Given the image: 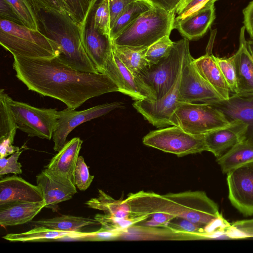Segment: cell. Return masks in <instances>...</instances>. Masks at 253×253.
Returning a JSON list of instances; mask_svg holds the SVG:
<instances>
[{
	"mask_svg": "<svg viewBox=\"0 0 253 253\" xmlns=\"http://www.w3.org/2000/svg\"><path fill=\"white\" fill-rule=\"evenodd\" d=\"M13 58L16 76L29 90L59 100L69 109H76L93 97L119 92L118 85L107 74L77 70L56 57L13 56Z\"/></svg>",
	"mask_w": 253,
	"mask_h": 253,
	"instance_id": "cell-1",
	"label": "cell"
},
{
	"mask_svg": "<svg viewBox=\"0 0 253 253\" xmlns=\"http://www.w3.org/2000/svg\"><path fill=\"white\" fill-rule=\"evenodd\" d=\"M142 203L144 212L150 216L160 211L186 219L206 228L214 238L224 235L230 225L220 213L217 205L204 191L164 195L143 192Z\"/></svg>",
	"mask_w": 253,
	"mask_h": 253,
	"instance_id": "cell-2",
	"label": "cell"
},
{
	"mask_svg": "<svg viewBox=\"0 0 253 253\" xmlns=\"http://www.w3.org/2000/svg\"><path fill=\"white\" fill-rule=\"evenodd\" d=\"M40 31L57 45L60 62L77 70L99 73L83 44L79 25L66 14L41 10L37 12Z\"/></svg>",
	"mask_w": 253,
	"mask_h": 253,
	"instance_id": "cell-3",
	"label": "cell"
},
{
	"mask_svg": "<svg viewBox=\"0 0 253 253\" xmlns=\"http://www.w3.org/2000/svg\"><path fill=\"white\" fill-rule=\"evenodd\" d=\"M175 13L154 4L113 39L117 46L148 48L173 29Z\"/></svg>",
	"mask_w": 253,
	"mask_h": 253,
	"instance_id": "cell-4",
	"label": "cell"
},
{
	"mask_svg": "<svg viewBox=\"0 0 253 253\" xmlns=\"http://www.w3.org/2000/svg\"><path fill=\"white\" fill-rule=\"evenodd\" d=\"M0 43L13 56L53 58L58 55L56 42L40 30L6 19H0Z\"/></svg>",
	"mask_w": 253,
	"mask_h": 253,
	"instance_id": "cell-5",
	"label": "cell"
},
{
	"mask_svg": "<svg viewBox=\"0 0 253 253\" xmlns=\"http://www.w3.org/2000/svg\"><path fill=\"white\" fill-rule=\"evenodd\" d=\"M189 53L188 40L184 38L174 42L167 56L150 64L138 74L137 77L152 91L156 100L163 97L173 86Z\"/></svg>",
	"mask_w": 253,
	"mask_h": 253,
	"instance_id": "cell-6",
	"label": "cell"
},
{
	"mask_svg": "<svg viewBox=\"0 0 253 253\" xmlns=\"http://www.w3.org/2000/svg\"><path fill=\"white\" fill-rule=\"evenodd\" d=\"M170 122L171 126L194 135H205L230 123L221 112L208 104L181 102Z\"/></svg>",
	"mask_w": 253,
	"mask_h": 253,
	"instance_id": "cell-7",
	"label": "cell"
},
{
	"mask_svg": "<svg viewBox=\"0 0 253 253\" xmlns=\"http://www.w3.org/2000/svg\"><path fill=\"white\" fill-rule=\"evenodd\" d=\"M142 142L178 157L207 151L204 135L192 134L175 126L151 131L143 137Z\"/></svg>",
	"mask_w": 253,
	"mask_h": 253,
	"instance_id": "cell-8",
	"label": "cell"
},
{
	"mask_svg": "<svg viewBox=\"0 0 253 253\" xmlns=\"http://www.w3.org/2000/svg\"><path fill=\"white\" fill-rule=\"evenodd\" d=\"M9 103L19 129L30 137L52 138L57 124L56 109L37 108L11 97Z\"/></svg>",
	"mask_w": 253,
	"mask_h": 253,
	"instance_id": "cell-9",
	"label": "cell"
},
{
	"mask_svg": "<svg viewBox=\"0 0 253 253\" xmlns=\"http://www.w3.org/2000/svg\"><path fill=\"white\" fill-rule=\"evenodd\" d=\"M122 105L121 102H113L97 105L82 111L67 108L58 111L57 124L52 136L54 150L58 152L63 148L67 142L69 134L77 126L108 114Z\"/></svg>",
	"mask_w": 253,
	"mask_h": 253,
	"instance_id": "cell-10",
	"label": "cell"
},
{
	"mask_svg": "<svg viewBox=\"0 0 253 253\" xmlns=\"http://www.w3.org/2000/svg\"><path fill=\"white\" fill-rule=\"evenodd\" d=\"M194 59L190 53L186 59L179 83L178 101L209 104L222 99L199 73Z\"/></svg>",
	"mask_w": 253,
	"mask_h": 253,
	"instance_id": "cell-11",
	"label": "cell"
},
{
	"mask_svg": "<svg viewBox=\"0 0 253 253\" xmlns=\"http://www.w3.org/2000/svg\"><path fill=\"white\" fill-rule=\"evenodd\" d=\"M226 180L231 204L243 215H253V162L228 172Z\"/></svg>",
	"mask_w": 253,
	"mask_h": 253,
	"instance_id": "cell-12",
	"label": "cell"
},
{
	"mask_svg": "<svg viewBox=\"0 0 253 253\" xmlns=\"http://www.w3.org/2000/svg\"><path fill=\"white\" fill-rule=\"evenodd\" d=\"M183 67L173 86L163 97L155 101L137 100L132 104L147 121L158 128L171 126L170 119L179 103L178 89Z\"/></svg>",
	"mask_w": 253,
	"mask_h": 253,
	"instance_id": "cell-13",
	"label": "cell"
},
{
	"mask_svg": "<svg viewBox=\"0 0 253 253\" xmlns=\"http://www.w3.org/2000/svg\"><path fill=\"white\" fill-rule=\"evenodd\" d=\"M104 73L117 84L119 92L128 95L135 101L156 100L150 89L125 66L114 53L113 49L106 64Z\"/></svg>",
	"mask_w": 253,
	"mask_h": 253,
	"instance_id": "cell-14",
	"label": "cell"
},
{
	"mask_svg": "<svg viewBox=\"0 0 253 253\" xmlns=\"http://www.w3.org/2000/svg\"><path fill=\"white\" fill-rule=\"evenodd\" d=\"M231 122L240 121L247 126L244 141L253 144V92L235 93L227 99H221L210 104Z\"/></svg>",
	"mask_w": 253,
	"mask_h": 253,
	"instance_id": "cell-15",
	"label": "cell"
},
{
	"mask_svg": "<svg viewBox=\"0 0 253 253\" xmlns=\"http://www.w3.org/2000/svg\"><path fill=\"white\" fill-rule=\"evenodd\" d=\"M36 182L42 191L45 208L53 211H57L59 203L72 199L77 192L76 184L72 181L46 168L36 176Z\"/></svg>",
	"mask_w": 253,
	"mask_h": 253,
	"instance_id": "cell-16",
	"label": "cell"
},
{
	"mask_svg": "<svg viewBox=\"0 0 253 253\" xmlns=\"http://www.w3.org/2000/svg\"><path fill=\"white\" fill-rule=\"evenodd\" d=\"M81 39L87 56L98 72L104 73L106 64L112 52V41L110 37L101 34L94 27L92 9L81 33Z\"/></svg>",
	"mask_w": 253,
	"mask_h": 253,
	"instance_id": "cell-17",
	"label": "cell"
},
{
	"mask_svg": "<svg viewBox=\"0 0 253 253\" xmlns=\"http://www.w3.org/2000/svg\"><path fill=\"white\" fill-rule=\"evenodd\" d=\"M44 200L40 187L14 174L0 180V207L17 202Z\"/></svg>",
	"mask_w": 253,
	"mask_h": 253,
	"instance_id": "cell-18",
	"label": "cell"
},
{
	"mask_svg": "<svg viewBox=\"0 0 253 253\" xmlns=\"http://www.w3.org/2000/svg\"><path fill=\"white\" fill-rule=\"evenodd\" d=\"M247 126L240 121H234L222 127L204 135L207 151L217 158L238 142L244 141Z\"/></svg>",
	"mask_w": 253,
	"mask_h": 253,
	"instance_id": "cell-19",
	"label": "cell"
},
{
	"mask_svg": "<svg viewBox=\"0 0 253 253\" xmlns=\"http://www.w3.org/2000/svg\"><path fill=\"white\" fill-rule=\"evenodd\" d=\"M215 18L214 3L208 4L184 18H175L173 29L189 41L196 40L205 34Z\"/></svg>",
	"mask_w": 253,
	"mask_h": 253,
	"instance_id": "cell-20",
	"label": "cell"
},
{
	"mask_svg": "<svg viewBox=\"0 0 253 253\" xmlns=\"http://www.w3.org/2000/svg\"><path fill=\"white\" fill-rule=\"evenodd\" d=\"M83 142L79 137H74L67 142L44 168L75 184L74 170Z\"/></svg>",
	"mask_w": 253,
	"mask_h": 253,
	"instance_id": "cell-21",
	"label": "cell"
},
{
	"mask_svg": "<svg viewBox=\"0 0 253 253\" xmlns=\"http://www.w3.org/2000/svg\"><path fill=\"white\" fill-rule=\"evenodd\" d=\"M245 28L242 27L239 36V46L233 55L238 92H253V58L250 54L245 36Z\"/></svg>",
	"mask_w": 253,
	"mask_h": 253,
	"instance_id": "cell-22",
	"label": "cell"
},
{
	"mask_svg": "<svg viewBox=\"0 0 253 253\" xmlns=\"http://www.w3.org/2000/svg\"><path fill=\"white\" fill-rule=\"evenodd\" d=\"M45 207L44 200L17 202L0 207V225L5 227L30 222Z\"/></svg>",
	"mask_w": 253,
	"mask_h": 253,
	"instance_id": "cell-23",
	"label": "cell"
},
{
	"mask_svg": "<svg viewBox=\"0 0 253 253\" xmlns=\"http://www.w3.org/2000/svg\"><path fill=\"white\" fill-rule=\"evenodd\" d=\"M195 66L200 75L213 87L220 97L228 99L230 90L216 62L215 56L211 51L194 59Z\"/></svg>",
	"mask_w": 253,
	"mask_h": 253,
	"instance_id": "cell-24",
	"label": "cell"
},
{
	"mask_svg": "<svg viewBox=\"0 0 253 253\" xmlns=\"http://www.w3.org/2000/svg\"><path fill=\"white\" fill-rule=\"evenodd\" d=\"M124 239L203 240L199 235L174 230L167 226L164 229L133 225L124 232L120 238Z\"/></svg>",
	"mask_w": 253,
	"mask_h": 253,
	"instance_id": "cell-25",
	"label": "cell"
},
{
	"mask_svg": "<svg viewBox=\"0 0 253 253\" xmlns=\"http://www.w3.org/2000/svg\"><path fill=\"white\" fill-rule=\"evenodd\" d=\"M216 162L224 174L247 164L253 162V144L242 141L217 158Z\"/></svg>",
	"mask_w": 253,
	"mask_h": 253,
	"instance_id": "cell-26",
	"label": "cell"
},
{
	"mask_svg": "<svg viewBox=\"0 0 253 253\" xmlns=\"http://www.w3.org/2000/svg\"><path fill=\"white\" fill-rule=\"evenodd\" d=\"M34 226H43L63 231L82 232L84 228L99 224L95 219L71 215H61L51 218L31 221Z\"/></svg>",
	"mask_w": 253,
	"mask_h": 253,
	"instance_id": "cell-27",
	"label": "cell"
},
{
	"mask_svg": "<svg viewBox=\"0 0 253 253\" xmlns=\"http://www.w3.org/2000/svg\"><path fill=\"white\" fill-rule=\"evenodd\" d=\"M85 204L89 208L102 211L104 214L116 218L131 217V207L126 200H116L100 189L96 197L89 199Z\"/></svg>",
	"mask_w": 253,
	"mask_h": 253,
	"instance_id": "cell-28",
	"label": "cell"
},
{
	"mask_svg": "<svg viewBox=\"0 0 253 253\" xmlns=\"http://www.w3.org/2000/svg\"><path fill=\"white\" fill-rule=\"evenodd\" d=\"M75 232L52 229L43 226H34L24 232L7 234L2 238L10 242H46L64 238H71Z\"/></svg>",
	"mask_w": 253,
	"mask_h": 253,
	"instance_id": "cell-29",
	"label": "cell"
},
{
	"mask_svg": "<svg viewBox=\"0 0 253 253\" xmlns=\"http://www.w3.org/2000/svg\"><path fill=\"white\" fill-rule=\"evenodd\" d=\"M112 49L122 62L135 77H137L140 71L150 65L145 58L147 48L113 44Z\"/></svg>",
	"mask_w": 253,
	"mask_h": 253,
	"instance_id": "cell-30",
	"label": "cell"
},
{
	"mask_svg": "<svg viewBox=\"0 0 253 253\" xmlns=\"http://www.w3.org/2000/svg\"><path fill=\"white\" fill-rule=\"evenodd\" d=\"M154 4L148 0H137L129 4L115 21L110 30L112 41L125 28L142 14L150 9Z\"/></svg>",
	"mask_w": 253,
	"mask_h": 253,
	"instance_id": "cell-31",
	"label": "cell"
},
{
	"mask_svg": "<svg viewBox=\"0 0 253 253\" xmlns=\"http://www.w3.org/2000/svg\"><path fill=\"white\" fill-rule=\"evenodd\" d=\"M10 97L4 89H0V138L8 137L14 139L18 128L10 105Z\"/></svg>",
	"mask_w": 253,
	"mask_h": 253,
	"instance_id": "cell-32",
	"label": "cell"
},
{
	"mask_svg": "<svg viewBox=\"0 0 253 253\" xmlns=\"http://www.w3.org/2000/svg\"><path fill=\"white\" fill-rule=\"evenodd\" d=\"M36 14L42 10L46 11L66 14L72 18L80 28L81 22L70 0H30Z\"/></svg>",
	"mask_w": 253,
	"mask_h": 253,
	"instance_id": "cell-33",
	"label": "cell"
},
{
	"mask_svg": "<svg viewBox=\"0 0 253 253\" xmlns=\"http://www.w3.org/2000/svg\"><path fill=\"white\" fill-rule=\"evenodd\" d=\"M12 7L21 24L40 30L38 20L30 0H5Z\"/></svg>",
	"mask_w": 253,
	"mask_h": 253,
	"instance_id": "cell-34",
	"label": "cell"
},
{
	"mask_svg": "<svg viewBox=\"0 0 253 253\" xmlns=\"http://www.w3.org/2000/svg\"><path fill=\"white\" fill-rule=\"evenodd\" d=\"M149 217H130L126 218H116L105 214H97L94 218L99 223L101 227L107 229L116 230L124 233L128 228L140 221H143Z\"/></svg>",
	"mask_w": 253,
	"mask_h": 253,
	"instance_id": "cell-35",
	"label": "cell"
},
{
	"mask_svg": "<svg viewBox=\"0 0 253 253\" xmlns=\"http://www.w3.org/2000/svg\"><path fill=\"white\" fill-rule=\"evenodd\" d=\"M93 26L101 34L110 37V23L108 0H100L92 9Z\"/></svg>",
	"mask_w": 253,
	"mask_h": 253,
	"instance_id": "cell-36",
	"label": "cell"
},
{
	"mask_svg": "<svg viewBox=\"0 0 253 253\" xmlns=\"http://www.w3.org/2000/svg\"><path fill=\"white\" fill-rule=\"evenodd\" d=\"M215 59L230 93H238V83L233 55L228 58L215 56Z\"/></svg>",
	"mask_w": 253,
	"mask_h": 253,
	"instance_id": "cell-37",
	"label": "cell"
},
{
	"mask_svg": "<svg viewBox=\"0 0 253 253\" xmlns=\"http://www.w3.org/2000/svg\"><path fill=\"white\" fill-rule=\"evenodd\" d=\"M173 42L169 36L167 35L149 46L145 53V58L149 64L156 63L167 56L172 48Z\"/></svg>",
	"mask_w": 253,
	"mask_h": 253,
	"instance_id": "cell-38",
	"label": "cell"
},
{
	"mask_svg": "<svg viewBox=\"0 0 253 253\" xmlns=\"http://www.w3.org/2000/svg\"><path fill=\"white\" fill-rule=\"evenodd\" d=\"M166 226L177 231L199 235L203 239L213 238L212 234L208 232L206 228L183 218L175 217Z\"/></svg>",
	"mask_w": 253,
	"mask_h": 253,
	"instance_id": "cell-39",
	"label": "cell"
},
{
	"mask_svg": "<svg viewBox=\"0 0 253 253\" xmlns=\"http://www.w3.org/2000/svg\"><path fill=\"white\" fill-rule=\"evenodd\" d=\"M123 233L101 227L98 230L90 232H75L71 238L81 241H102L119 239Z\"/></svg>",
	"mask_w": 253,
	"mask_h": 253,
	"instance_id": "cell-40",
	"label": "cell"
},
{
	"mask_svg": "<svg viewBox=\"0 0 253 253\" xmlns=\"http://www.w3.org/2000/svg\"><path fill=\"white\" fill-rule=\"evenodd\" d=\"M225 236L231 239L253 237V218L237 220L230 224Z\"/></svg>",
	"mask_w": 253,
	"mask_h": 253,
	"instance_id": "cell-41",
	"label": "cell"
},
{
	"mask_svg": "<svg viewBox=\"0 0 253 253\" xmlns=\"http://www.w3.org/2000/svg\"><path fill=\"white\" fill-rule=\"evenodd\" d=\"M94 176L90 174L84 159L79 156L74 170V180L76 187L81 191H85L90 186Z\"/></svg>",
	"mask_w": 253,
	"mask_h": 253,
	"instance_id": "cell-42",
	"label": "cell"
},
{
	"mask_svg": "<svg viewBox=\"0 0 253 253\" xmlns=\"http://www.w3.org/2000/svg\"><path fill=\"white\" fill-rule=\"evenodd\" d=\"M217 0H182L177 8L175 14L176 19L184 18L199 10L206 5L214 3Z\"/></svg>",
	"mask_w": 253,
	"mask_h": 253,
	"instance_id": "cell-43",
	"label": "cell"
},
{
	"mask_svg": "<svg viewBox=\"0 0 253 253\" xmlns=\"http://www.w3.org/2000/svg\"><path fill=\"white\" fill-rule=\"evenodd\" d=\"M24 149L14 152L8 158H0V175H2L9 173L20 174L22 173L21 163L18 162V158Z\"/></svg>",
	"mask_w": 253,
	"mask_h": 253,
	"instance_id": "cell-44",
	"label": "cell"
},
{
	"mask_svg": "<svg viewBox=\"0 0 253 253\" xmlns=\"http://www.w3.org/2000/svg\"><path fill=\"white\" fill-rule=\"evenodd\" d=\"M110 12V28L125 8L131 3L137 0H108Z\"/></svg>",
	"mask_w": 253,
	"mask_h": 253,
	"instance_id": "cell-45",
	"label": "cell"
},
{
	"mask_svg": "<svg viewBox=\"0 0 253 253\" xmlns=\"http://www.w3.org/2000/svg\"><path fill=\"white\" fill-rule=\"evenodd\" d=\"M150 216L151 218L150 220H144L145 222L143 224V226L148 227L164 226L175 217L171 214L160 211L153 213Z\"/></svg>",
	"mask_w": 253,
	"mask_h": 253,
	"instance_id": "cell-46",
	"label": "cell"
},
{
	"mask_svg": "<svg viewBox=\"0 0 253 253\" xmlns=\"http://www.w3.org/2000/svg\"><path fill=\"white\" fill-rule=\"evenodd\" d=\"M244 26L249 34L250 38H253V0L243 9Z\"/></svg>",
	"mask_w": 253,
	"mask_h": 253,
	"instance_id": "cell-47",
	"label": "cell"
},
{
	"mask_svg": "<svg viewBox=\"0 0 253 253\" xmlns=\"http://www.w3.org/2000/svg\"><path fill=\"white\" fill-rule=\"evenodd\" d=\"M0 18L21 24L12 7L5 0H0Z\"/></svg>",
	"mask_w": 253,
	"mask_h": 253,
	"instance_id": "cell-48",
	"label": "cell"
},
{
	"mask_svg": "<svg viewBox=\"0 0 253 253\" xmlns=\"http://www.w3.org/2000/svg\"><path fill=\"white\" fill-rule=\"evenodd\" d=\"M153 4L156 5L166 10L175 12L182 0H149Z\"/></svg>",
	"mask_w": 253,
	"mask_h": 253,
	"instance_id": "cell-49",
	"label": "cell"
},
{
	"mask_svg": "<svg viewBox=\"0 0 253 253\" xmlns=\"http://www.w3.org/2000/svg\"><path fill=\"white\" fill-rule=\"evenodd\" d=\"M246 42L248 50L253 58V38H250Z\"/></svg>",
	"mask_w": 253,
	"mask_h": 253,
	"instance_id": "cell-50",
	"label": "cell"
},
{
	"mask_svg": "<svg viewBox=\"0 0 253 253\" xmlns=\"http://www.w3.org/2000/svg\"></svg>",
	"mask_w": 253,
	"mask_h": 253,
	"instance_id": "cell-51",
	"label": "cell"
}]
</instances>
